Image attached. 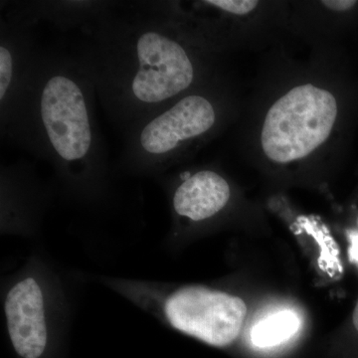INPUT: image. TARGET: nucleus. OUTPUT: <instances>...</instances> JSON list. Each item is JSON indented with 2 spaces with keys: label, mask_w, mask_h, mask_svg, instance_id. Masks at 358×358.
Here are the masks:
<instances>
[{
  "label": "nucleus",
  "mask_w": 358,
  "mask_h": 358,
  "mask_svg": "<svg viewBox=\"0 0 358 358\" xmlns=\"http://www.w3.org/2000/svg\"><path fill=\"white\" fill-rule=\"evenodd\" d=\"M81 34L75 53L103 112L122 134L229 73L225 56L138 1L115 2Z\"/></svg>",
  "instance_id": "1"
},
{
  "label": "nucleus",
  "mask_w": 358,
  "mask_h": 358,
  "mask_svg": "<svg viewBox=\"0 0 358 358\" xmlns=\"http://www.w3.org/2000/svg\"><path fill=\"white\" fill-rule=\"evenodd\" d=\"M268 52L236 122L242 155L282 171L326 164L341 117L327 46L313 47L306 60Z\"/></svg>",
  "instance_id": "2"
},
{
  "label": "nucleus",
  "mask_w": 358,
  "mask_h": 358,
  "mask_svg": "<svg viewBox=\"0 0 358 358\" xmlns=\"http://www.w3.org/2000/svg\"><path fill=\"white\" fill-rule=\"evenodd\" d=\"M95 98L75 51L39 47L22 103L1 140L50 162L68 189L93 199L109 173Z\"/></svg>",
  "instance_id": "3"
},
{
  "label": "nucleus",
  "mask_w": 358,
  "mask_h": 358,
  "mask_svg": "<svg viewBox=\"0 0 358 358\" xmlns=\"http://www.w3.org/2000/svg\"><path fill=\"white\" fill-rule=\"evenodd\" d=\"M243 108L228 74L193 90L124 133L117 167L131 173L157 174L193 157L231 124Z\"/></svg>",
  "instance_id": "4"
},
{
  "label": "nucleus",
  "mask_w": 358,
  "mask_h": 358,
  "mask_svg": "<svg viewBox=\"0 0 358 358\" xmlns=\"http://www.w3.org/2000/svg\"><path fill=\"white\" fill-rule=\"evenodd\" d=\"M207 49L226 56L238 49L275 44L287 31L289 1L192 0L138 1Z\"/></svg>",
  "instance_id": "5"
},
{
  "label": "nucleus",
  "mask_w": 358,
  "mask_h": 358,
  "mask_svg": "<svg viewBox=\"0 0 358 358\" xmlns=\"http://www.w3.org/2000/svg\"><path fill=\"white\" fill-rule=\"evenodd\" d=\"M162 310L174 329L216 348L235 341L247 315L242 299L200 286L173 292L164 301Z\"/></svg>",
  "instance_id": "6"
},
{
  "label": "nucleus",
  "mask_w": 358,
  "mask_h": 358,
  "mask_svg": "<svg viewBox=\"0 0 358 358\" xmlns=\"http://www.w3.org/2000/svg\"><path fill=\"white\" fill-rule=\"evenodd\" d=\"M39 47L34 26L6 13L0 20V134H4L22 103Z\"/></svg>",
  "instance_id": "7"
},
{
  "label": "nucleus",
  "mask_w": 358,
  "mask_h": 358,
  "mask_svg": "<svg viewBox=\"0 0 358 358\" xmlns=\"http://www.w3.org/2000/svg\"><path fill=\"white\" fill-rule=\"evenodd\" d=\"M7 331L22 358H39L48 343L44 291L35 278L25 277L9 289L4 303Z\"/></svg>",
  "instance_id": "8"
},
{
  "label": "nucleus",
  "mask_w": 358,
  "mask_h": 358,
  "mask_svg": "<svg viewBox=\"0 0 358 358\" xmlns=\"http://www.w3.org/2000/svg\"><path fill=\"white\" fill-rule=\"evenodd\" d=\"M171 195L176 217L201 223L220 215L229 206L233 192L229 180L219 169L204 166L180 173Z\"/></svg>",
  "instance_id": "9"
},
{
  "label": "nucleus",
  "mask_w": 358,
  "mask_h": 358,
  "mask_svg": "<svg viewBox=\"0 0 358 358\" xmlns=\"http://www.w3.org/2000/svg\"><path fill=\"white\" fill-rule=\"evenodd\" d=\"M107 0H33L1 2L2 13L31 26L48 23L61 31L83 32L115 6Z\"/></svg>",
  "instance_id": "10"
},
{
  "label": "nucleus",
  "mask_w": 358,
  "mask_h": 358,
  "mask_svg": "<svg viewBox=\"0 0 358 358\" xmlns=\"http://www.w3.org/2000/svg\"><path fill=\"white\" fill-rule=\"evenodd\" d=\"M301 319L291 310L273 313L253 327L251 341L260 348L282 345L300 331Z\"/></svg>",
  "instance_id": "11"
},
{
  "label": "nucleus",
  "mask_w": 358,
  "mask_h": 358,
  "mask_svg": "<svg viewBox=\"0 0 358 358\" xmlns=\"http://www.w3.org/2000/svg\"><path fill=\"white\" fill-rule=\"evenodd\" d=\"M348 237L350 239V254L352 257V260L358 265V231H350L348 232Z\"/></svg>",
  "instance_id": "12"
},
{
  "label": "nucleus",
  "mask_w": 358,
  "mask_h": 358,
  "mask_svg": "<svg viewBox=\"0 0 358 358\" xmlns=\"http://www.w3.org/2000/svg\"><path fill=\"white\" fill-rule=\"evenodd\" d=\"M353 324H355V329H357L358 331V301L357 306H355V312H353Z\"/></svg>",
  "instance_id": "13"
},
{
  "label": "nucleus",
  "mask_w": 358,
  "mask_h": 358,
  "mask_svg": "<svg viewBox=\"0 0 358 358\" xmlns=\"http://www.w3.org/2000/svg\"><path fill=\"white\" fill-rule=\"evenodd\" d=\"M357 226H358V217H357Z\"/></svg>",
  "instance_id": "14"
}]
</instances>
